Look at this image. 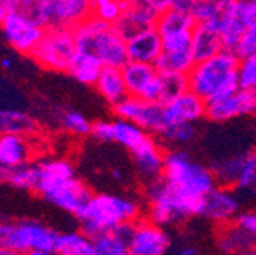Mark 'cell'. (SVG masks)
Returning <instances> with one entry per match:
<instances>
[{
	"mask_svg": "<svg viewBox=\"0 0 256 255\" xmlns=\"http://www.w3.org/2000/svg\"><path fill=\"white\" fill-rule=\"evenodd\" d=\"M60 232L34 218L0 220V250L28 255L34 250H55Z\"/></svg>",
	"mask_w": 256,
	"mask_h": 255,
	"instance_id": "obj_6",
	"label": "cell"
},
{
	"mask_svg": "<svg viewBox=\"0 0 256 255\" xmlns=\"http://www.w3.org/2000/svg\"><path fill=\"white\" fill-rule=\"evenodd\" d=\"M32 142L29 136L18 133L0 135V165L16 168L30 162Z\"/></svg>",
	"mask_w": 256,
	"mask_h": 255,
	"instance_id": "obj_23",
	"label": "cell"
},
{
	"mask_svg": "<svg viewBox=\"0 0 256 255\" xmlns=\"http://www.w3.org/2000/svg\"><path fill=\"white\" fill-rule=\"evenodd\" d=\"M120 71L128 90V97L150 103H160V74L157 72L156 66L128 61Z\"/></svg>",
	"mask_w": 256,
	"mask_h": 255,
	"instance_id": "obj_14",
	"label": "cell"
},
{
	"mask_svg": "<svg viewBox=\"0 0 256 255\" xmlns=\"http://www.w3.org/2000/svg\"><path fill=\"white\" fill-rule=\"evenodd\" d=\"M248 25V2L246 0H224L222 11L218 20L208 26H212L220 34L222 49L235 52Z\"/></svg>",
	"mask_w": 256,
	"mask_h": 255,
	"instance_id": "obj_11",
	"label": "cell"
},
{
	"mask_svg": "<svg viewBox=\"0 0 256 255\" xmlns=\"http://www.w3.org/2000/svg\"><path fill=\"white\" fill-rule=\"evenodd\" d=\"M0 29H2V34L8 45L12 46V49H16L17 52L26 55H30L34 52L46 31L43 26H40L36 20H32L20 10L10 14L2 23V26H0Z\"/></svg>",
	"mask_w": 256,
	"mask_h": 255,
	"instance_id": "obj_13",
	"label": "cell"
},
{
	"mask_svg": "<svg viewBox=\"0 0 256 255\" xmlns=\"http://www.w3.org/2000/svg\"><path fill=\"white\" fill-rule=\"evenodd\" d=\"M76 49L93 52L104 68L122 69L128 63L126 42L108 26L92 16L74 29Z\"/></svg>",
	"mask_w": 256,
	"mask_h": 255,
	"instance_id": "obj_5",
	"label": "cell"
},
{
	"mask_svg": "<svg viewBox=\"0 0 256 255\" xmlns=\"http://www.w3.org/2000/svg\"><path fill=\"white\" fill-rule=\"evenodd\" d=\"M56 255H94L93 238L81 229L61 232L56 246Z\"/></svg>",
	"mask_w": 256,
	"mask_h": 255,
	"instance_id": "obj_29",
	"label": "cell"
},
{
	"mask_svg": "<svg viewBox=\"0 0 256 255\" xmlns=\"http://www.w3.org/2000/svg\"><path fill=\"white\" fill-rule=\"evenodd\" d=\"M92 189L81 179L76 177L55 189L54 193L44 197V200L64 212L78 217L92 199Z\"/></svg>",
	"mask_w": 256,
	"mask_h": 255,
	"instance_id": "obj_19",
	"label": "cell"
},
{
	"mask_svg": "<svg viewBox=\"0 0 256 255\" xmlns=\"http://www.w3.org/2000/svg\"><path fill=\"white\" fill-rule=\"evenodd\" d=\"M112 109L116 119L132 121L138 124L150 136H158L166 127L165 106L160 103H150L134 97H126Z\"/></svg>",
	"mask_w": 256,
	"mask_h": 255,
	"instance_id": "obj_10",
	"label": "cell"
},
{
	"mask_svg": "<svg viewBox=\"0 0 256 255\" xmlns=\"http://www.w3.org/2000/svg\"><path fill=\"white\" fill-rule=\"evenodd\" d=\"M144 205L139 199L125 194L93 193L92 199L76 217L81 231L90 237L130 226L142 218Z\"/></svg>",
	"mask_w": 256,
	"mask_h": 255,
	"instance_id": "obj_1",
	"label": "cell"
},
{
	"mask_svg": "<svg viewBox=\"0 0 256 255\" xmlns=\"http://www.w3.org/2000/svg\"><path fill=\"white\" fill-rule=\"evenodd\" d=\"M20 0H0V26L6 20V17L18 10Z\"/></svg>",
	"mask_w": 256,
	"mask_h": 255,
	"instance_id": "obj_44",
	"label": "cell"
},
{
	"mask_svg": "<svg viewBox=\"0 0 256 255\" xmlns=\"http://www.w3.org/2000/svg\"><path fill=\"white\" fill-rule=\"evenodd\" d=\"M162 179L178 193L202 200L216 186L210 168L194 161L183 148H172L165 153Z\"/></svg>",
	"mask_w": 256,
	"mask_h": 255,
	"instance_id": "obj_4",
	"label": "cell"
},
{
	"mask_svg": "<svg viewBox=\"0 0 256 255\" xmlns=\"http://www.w3.org/2000/svg\"><path fill=\"white\" fill-rule=\"evenodd\" d=\"M0 183H6L18 189L37 191L38 174L36 164H24L16 168L0 165Z\"/></svg>",
	"mask_w": 256,
	"mask_h": 255,
	"instance_id": "obj_32",
	"label": "cell"
},
{
	"mask_svg": "<svg viewBox=\"0 0 256 255\" xmlns=\"http://www.w3.org/2000/svg\"><path fill=\"white\" fill-rule=\"evenodd\" d=\"M145 217L156 225L166 228L180 225L194 215H202L204 199L188 197L174 189L162 177L145 186Z\"/></svg>",
	"mask_w": 256,
	"mask_h": 255,
	"instance_id": "obj_3",
	"label": "cell"
},
{
	"mask_svg": "<svg viewBox=\"0 0 256 255\" xmlns=\"http://www.w3.org/2000/svg\"><path fill=\"white\" fill-rule=\"evenodd\" d=\"M28 255H56V253H55V250H34Z\"/></svg>",
	"mask_w": 256,
	"mask_h": 255,
	"instance_id": "obj_47",
	"label": "cell"
},
{
	"mask_svg": "<svg viewBox=\"0 0 256 255\" xmlns=\"http://www.w3.org/2000/svg\"><path fill=\"white\" fill-rule=\"evenodd\" d=\"M104 66L93 52L88 51H76V55L72 61L69 74L81 84L94 86L98 81Z\"/></svg>",
	"mask_w": 256,
	"mask_h": 255,
	"instance_id": "obj_27",
	"label": "cell"
},
{
	"mask_svg": "<svg viewBox=\"0 0 256 255\" xmlns=\"http://www.w3.org/2000/svg\"><path fill=\"white\" fill-rule=\"evenodd\" d=\"M256 115V90L238 89L226 97L206 103V118L212 122H228L241 116Z\"/></svg>",
	"mask_w": 256,
	"mask_h": 255,
	"instance_id": "obj_15",
	"label": "cell"
},
{
	"mask_svg": "<svg viewBox=\"0 0 256 255\" xmlns=\"http://www.w3.org/2000/svg\"><path fill=\"white\" fill-rule=\"evenodd\" d=\"M138 174L146 182L157 180L164 176L165 151L154 136H148L138 148L130 151Z\"/></svg>",
	"mask_w": 256,
	"mask_h": 255,
	"instance_id": "obj_18",
	"label": "cell"
},
{
	"mask_svg": "<svg viewBox=\"0 0 256 255\" xmlns=\"http://www.w3.org/2000/svg\"><path fill=\"white\" fill-rule=\"evenodd\" d=\"M60 122L62 129L68 133L76 136V138H86L92 135V124L90 119L76 110H66L60 116Z\"/></svg>",
	"mask_w": 256,
	"mask_h": 255,
	"instance_id": "obj_37",
	"label": "cell"
},
{
	"mask_svg": "<svg viewBox=\"0 0 256 255\" xmlns=\"http://www.w3.org/2000/svg\"><path fill=\"white\" fill-rule=\"evenodd\" d=\"M172 255H200V253L196 247H192V246H182Z\"/></svg>",
	"mask_w": 256,
	"mask_h": 255,
	"instance_id": "obj_45",
	"label": "cell"
},
{
	"mask_svg": "<svg viewBox=\"0 0 256 255\" xmlns=\"http://www.w3.org/2000/svg\"><path fill=\"white\" fill-rule=\"evenodd\" d=\"M197 23L190 14V0H172V5L164 14H160L156 29L160 37L194 33Z\"/></svg>",
	"mask_w": 256,
	"mask_h": 255,
	"instance_id": "obj_21",
	"label": "cell"
},
{
	"mask_svg": "<svg viewBox=\"0 0 256 255\" xmlns=\"http://www.w3.org/2000/svg\"><path fill=\"white\" fill-rule=\"evenodd\" d=\"M76 51L74 29L52 28L44 31L40 43L30 57L46 71L69 72Z\"/></svg>",
	"mask_w": 256,
	"mask_h": 255,
	"instance_id": "obj_8",
	"label": "cell"
},
{
	"mask_svg": "<svg viewBox=\"0 0 256 255\" xmlns=\"http://www.w3.org/2000/svg\"><path fill=\"white\" fill-rule=\"evenodd\" d=\"M126 0H92V17L108 26H114L122 17Z\"/></svg>",
	"mask_w": 256,
	"mask_h": 255,
	"instance_id": "obj_35",
	"label": "cell"
},
{
	"mask_svg": "<svg viewBox=\"0 0 256 255\" xmlns=\"http://www.w3.org/2000/svg\"><path fill=\"white\" fill-rule=\"evenodd\" d=\"M100 142H113V121L100 119L92 124V135Z\"/></svg>",
	"mask_w": 256,
	"mask_h": 255,
	"instance_id": "obj_42",
	"label": "cell"
},
{
	"mask_svg": "<svg viewBox=\"0 0 256 255\" xmlns=\"http://www.w3.org/2000/svg\"><path fill=\"white\" fill-rule=\"evenodd\" d=\"M18 10L44 29H75L92 16L87 0H20Z\"/></svg>",
	"mask_w": 256,
	"mask_h": 255,
	"instance_id": "obj_7",
	"label": "cell"
},
{
	"mask_svg": "<svg viewBox=\"0 0 256 255\" xmlns=\"http://www.w3.org/2000/svg\"><path fill=\"white\" fill-rule=\"evenodd\" d=\"M0 255H23V253H17V252H11V250H0Z\"/></svg>",
	"mask_w": 256,
	"mask_h": 255,
	"instance_id": "obj_48",
	"label": "cell"
},
{
	"mask_svg": "<svg viewBox=\"0 0 256 255\" xmlns=\"http://www.w3.org/2000/svg\"><path fill=\"white\" fill-rule=\"evenodd\" d=\"M171 235L162 226L142 217L130 226L128 250L130 255H170Z\"/></svg>",
	"mask_w": 256,
	"mask_h": 255,
	"instance_id": "obj_12",
	"label": "cell"
},
{
	"mask_svg": "<svg viewBox=\"0 0 256 255\" xmlns=\"http://www.w3.org/2000/svg\"><path fill=\"white\" fill-rule=\"evenodd\" d=\"M37 129V121L26 112L0 110V135L18 133L29 136Z\"/></svg>",
	"mask_w": 256,
	"mask_h": 255,
	"instance_id": "obj_33",
	"label": "cell"
},
{
	"mask_svg": "<svg viewBox=\"0 0 256 255\" xmlns=\"http://www.w3.org/2000/svg\"><path fill=\"white\" fill-rule=\"evenodd\" d=\"M196 66V58L190 49L183 51H162L156 69L158 74H171V75H183L186 77L192 68Z\"/></svg>",
	"mask_w": 256,
	"mask_h": 255,
	"instance_id": "obj_28",
	"label": "cell"
},
{
	"mask_svg": "<svg viewBox=\"0 0 256 255\" xmlns=\"http://www.w3.org/2000/svg\"><path fill=\"white\" fill-rule=\"evenodd\" d=\"M162 51H164L162 39H160L156 28L142 31L138 36L126 40L128 61L156 66Z\"/></svg>",
	"mask_w": 256,
	"mask_h": 255,
	"instance_id": "obj_22",
	"label": "cell"
},
{
	"mask_svg": "<svg viewBox=\"0 0 256 255\" xmlns=\"http://www.w3.org/2000/svg\"><path fill=\"white\" fill-rule=\"evenodd\" d=\"M241 202L234 189L215 186L204 199L202 215L218 226L234 223L241 212Z\"/></svg>",
	"mask_w": 256,
	"mask_h": 255,
	"instance_id": "obj_16",
	"label": "cell"
},
{
	"mask_svg": "<svg viewBox=\"0 0 256 255\" xmlns=\"http://www.w3.org/2000/svg\"><path fill=\"white\" fill-rule=\"evenodd\" d=\"M197 136V129L192 124H168L157 138L164 142L180 147L190 144Z\"/></svg>",
	"mask_w": 256,
	"mask_h": 255,
	"instance_id": "obj_36",
	"label": "cell"
},
{
	"mask_svg": "<svg viewBox=\"0 0 256 255\" xmlns=\"http://www.w3.org/2000/svg\"><path fill=\"white\" fill-rule=\"evenodd\" d=\"M37 165L38 183H37V193L44 199L55 189L62 186L74 179H76L75 167L70 161L64 157H52L40 161Z\"/></svg>",
	"mask_w": 256,
	"mask_h": 255,
	"instance_id": "obj_17",
	"label": "cell"
},
{
	"mask_svg": "<svg viewBox=\"0 0 256 255\" xmlns=\"http://www.w3.org/2000/svg\"><path fill=\"white\" fill-rule=\"evenodd\" d=\"M188 90V80L183 75L160 74V103L164 106Z\"/></svg>",
	"mask_w": 256,
	"mask_h": 255,
	"instance_id": "obj_38",
	"label": "cell"
},
{
	"mask_svg": "<svg viewBox=\"0 0 256 255\" xmlns=\"http://www.w3.org/2000/svg\"><path fill=\"white\" fill-rule=\"evenodd\" d=\"M244 255H256V244H254V246H253V247H252L248 252H246Z\"/></svg>",
	"mask_w": 256,
	"mask_h": 255,
	"instance_id": "obj_49",
	"label": "cell"
},
{
	"mask_svg": "<svg viewBox=\"0 0 256 255\" xmlns=\"http://www.w3.org/2000/svg\"><path fill=\"white\" fill-rule=\"evenodd\" d=\"M148 136L150 135H146L138 124L132 121H113V142L119 144L128 151H133L134 148H138Z\"/></svg>",
	"mask_w": 256,
	"mask_h": 255,
	"instance_id": "obj_34",
	"label": "cell"
},
{
	"mask_svg": "<svg viewBox=\"0 0 256 255\" xmlns=\"http://www.w3.org/2000/svg\"><path fill=\"white\" fill-rule=\"evenodd\" d=\"M165 118L168 124H192L206 118V103L189 89L177 98L165 104Z\"/></svg>",
	"mask_w": 256,
	"mask_h": 255,
	"instance_id": "obj_20",
	"label": "cell"
},
{
	"mask_svg": "<svg viewBox=\"0 0 256 255\" xmlns=\"http://www.w3.org/2000/svg\"><path fill=\"white\" fill-rule=\"evenodd\" d=\"M216 244L218 249L226 255H244L256 244V238L248 235L235 223H229V225L218 226Z\"/></svg>",
	"mask_w": 256,
	"mask_h": 255,
	"instance_id": "obj_24",
	"label": "cell"
},
{
	"mask_svg": "<svg viewBox=\"0 0 256 255\" xmlns=\"http://www.w3.org/2000/svg\"><path fill=\"white\" fill-rule=\"evenodd\" d=\"M190 51L196 58V63L216 55L218 52L222 51V43H221L220 34L212 26L197 25L194 33H192Z\"/></svg>",
	"mask_w": 256,
	"mask_h": 255,
	"instance_id": "obj_26",
	"label": "cell"
},
{
	"mask_svg": "<svg viewBox=\"0 0 256 255\" xmlns=\"http://www.w3.org/2000/svg\"><path fill=\"white\" fill-rule=\"evenodd\" d=\"M0 66H2L4 69H10V68L12 66V60L8 58V57L2 58V60H0Z\"/></svg>",
	"mask_w": 256,
	"mask_h": 255,
	"instance_id": "obj_46",
	"label": "cell"
},
{
	"mask_svg": "<svg viewBox=\"0 0 256 255\" xmlns=\"http://www.w3.org/2000/svg\"><path fill=\"white\" fill-rule=\"evenodd\" d=\"M238 66L240 57L232 51L222 49L216 55L196 63L186 75L188 89L204 103L226 97L240 89Z\"/></svg>",
	"mask_w": 256,
	"mask_h": 255,
	"instance_id": "obj_2",
	"label": "cell"
},
{
	"mask_svg": "<svg viewBox=\"0 0 256 255\" xmlns=\"http://www.w3.org/2000/svg\"><path fill=\"white\" fill-rule=\"evenodd\" d=\"M238 188L256 189V148L248 153H244V162L238 180Z\"/></svg>",
	"mask_w": 256,
	"mask_h": 255,
	"instance_id": "obj_41",
	"label": "cell"
},
{
	"mask_svg": "<svg viewBox=\"0 0 256 255\" xmlns=\"http://www.w3.org/2000/svg\"><path fill=\"white\" fill-rule=\"evenodd\" d=\"M235 225L240 226L242 231H246L248 235L256 238V211H241L238 217L235 218Z\"/></svg>",
	"mask_w": 256,
	"mask_h": 255,
	"instance_id": "obj_43",
	"label": "cell"
},
{
	"mask_svg": "<svg viewBox=\"0 0 256 255\" xmlns=\"http://www.w3.org/2000/svg\"><path fill=\"white\" fill-rule=\"evenodd\" d=\"M248 14H250V25L235 51V54L240 58L256 54V0H248Z\"/></svg>",
	"mask_w": 256,
	"mask_h": 255,
	"instance_id": "obj_39",
	"label": "cell"
},
{
	"mask_svg": "<svg viewBox=\"0 0 256 255\" xmlns=\"http://www.w3.org/2000/svg\"><path fill=\"white\" fill-rule=\"evenodd\" d=\"M94 89L100 97L112 107L119 104L128 97V90L122 77V71L116 68H104L98 81L94 84Z\"/></svg>",
	"mask_w": 256,
	"mask_h": 255,
	"instance_id": "obj_25",
	"label": "cell"
},
{
	"mask_svg": "<svg viewBox=\"0 0 256 255\" xmlns=\"http://www.w3.org/2000/svg\"><path fill=\"white\" fill-rule=\"evenodd\" d=\"M130 226H124L112 232L92 237L94 255H130V250H128Z\"/></svg>",
	"mask_w": 256,
	"mask_h": 255,
	"instance_id": "obj_31",
	"label": "cell"
},
{
	"mask_svg": "<svg viewBox=\"0 0 256 255\" xmlns=\"http://www.w3.org/2000/svg\"><path fill=\"white\" fill-rule=\"evenodd\" d=\"M238 86L244 90H256V54L240 58Z\"/></svg>",
	"mask_w": 256,
	"mask_h": 255,
	"instance_id": "obj_40",
	"label": "cell"
},
{
	"mask_svg": "<svg viewBox=\"0 0 256 255\" xmlns=\"http://www.w3.org/2000/svg\"><path fill=\"white\" fill-rule=\"evenodd\" d=\"M172 5V0H126V7L113 26L116 33L126 42L142 31L156 28V23L166 10Z\"/></svg>",
	"mask_w": 256,
	"mask_h": 255,
	"instance_id": "obj_9",
	"label": "cell"
},
{
	"mask_svg": "<svg viewBox=\"0 0 256 255\" xmlns=\"http://www.w3.org/2000/svg\"><path fill=\"white\" fill-rule=\"evenodd\" d=\"M242 162H244V154L229 156L226 159L215 161L209 168L214 174L216 186L229 188V189H232L234 186H238V180H240L241 170H242Z\"/></svg>",
	"mask_w": 256,
	"mask_h": 255,
	"instance_id": "obj_30",
	"label": "cell"
}]
</instances>
